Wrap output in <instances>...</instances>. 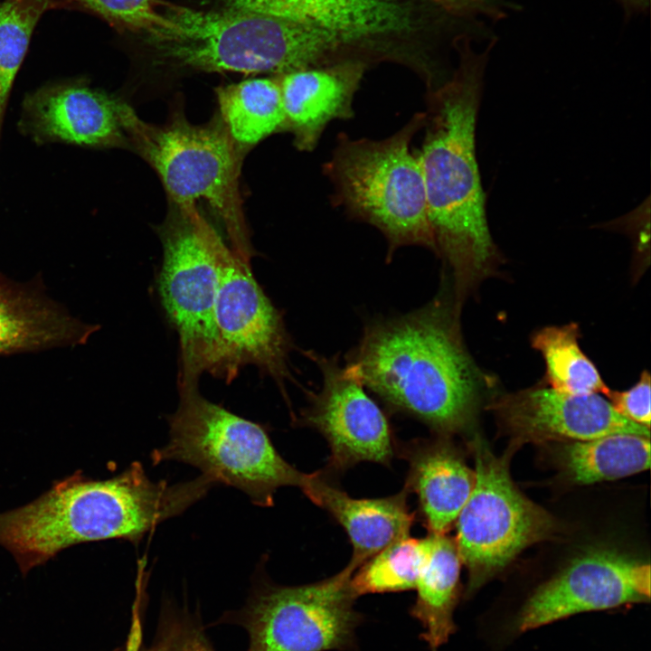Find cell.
I'll use <instances>...</instances> for the list:
<instances>
[{"instance_id":"6da1fadb","label":"cell","mask_w":651,"mask_h":651,"mask_svg":"<svg viewBox=\"0 0 651 651\" xmlns=\"http://www.w3.org/2000/svg\"><path fill=\"white\" fill-rule=\"evenodd\" d=\"M472 38L454 43L458 65L438 88L426 91L424 137L415 153L423 176L435 253L452 273L461 297L491 270L498 253L489 231L476 157L475 134L486 63Z\"/></svg>"},{"instance_id":"7a4b0ae2","label":"cell","mask_w":651,"mask_h":651,"mask_svg":"<svg viewBox=\"0 0 651 651\" xmlns=\"http://www.w3.org/2000/svg\"><path fill=\"white\" fill-rule=\"evenodd\" d=\"M457 305L439 296L366 326L346 371L392 408L448 435L469 425L483 377L467 352Z\"/></svg>"},{"instance_id":"3957f363","label":"cell","mask_w":651,"mask_h":651,"mask_svg":"<svg viewBox=\"0 0 651 651\" xmlns=\"http://www.w3.org/2000/svg\"><path fill=\"white\" fill-rule=\"evenodd\" d=\"M213 486L202 474L175 484L153 481L139 462L104 480L78 470L29 504L0 513V545L26 573L75 544L108 539L137 542Z\"/></svg>"},{"instance_id":"277c9868","label":"cell","mask_w":651,"mask_h":651,"mask_svg":"<svg viewBox=\"0 0 651 651\" xmlns=\"http://www.w3.org/2000/svg\"><path fill=\"white\" fill-rule=\"evenodd\" d=\"M424 123L425 113L420 111L383 139L340 133L323 165L333 188L332 204L378 229L387 241L389 259L404 246H423L435 252L421 168L410 151Z\"/></svg>"},{"instance_id":"5b68a950","label":"cell","mask_w":651,"mask_h":651,"mask_svg":"<svg viewBox=\"0 0 651 651\" xmlns=\"http://www.w3.org/2000/svg\"><path fill=\"white\" fill-rule=\"evenodd\" d=\"M122 119L128 144L158 174L172 203L188 207L206 202L223 224L231 250L250 264L254 250L239 192L241 157L223 122L193 125L175 116L155 126L127 103Z\"/></svg>"},{"instance_id":"8992f818","label":"cell","mask_w":651,"mask_h":651,"mask_svg":"<svg viewBox=\"0 0 651 651\" xmlns=\"http://www.w3.org/2000/svg\"><path fill=\"white\" fill-rule=\"evenodd\" d=\"M178 390V407L168 416L169 439L153 451L155 464L191 465L215 485L233 486L260 506L272 505L279 487H302L307 474L281 457L262 426L208 401L198 385Z\"/></svg>"},{"instance_id":"52a82bcc","label":"cell","mask_w":651,"mask_h":651,"mask_svg":"<svg viewBox=\"0 0 651 651\" xmlns=\"http://www.w3.org/2000/svg\"><path fill=\"white\" fill-rule=\"evenodd\" d=\"M159 228L163 263L158 292L180 344L178 386L212 373L217 353L215 302L227 245L196 206L173 203Z\"/></svg>"},{"instance_id":"ba28073f","label":"cell","mask_w":651,"mask_h":651,"mask_svg":"<svg viewBox=\"0 0 651 651\" xmlns=\"http://www.w3.org/2000/svg\"><path fill=\"white\" fill-rule=\"evenodd\" d=\"M472 448L475 485L456 519L455 541L467 570V597L554 529L552 516L514 484L506 456H495L478 439Z\"/></svg>"},{"instance_id":"9c48e42d","label":"cell","mask_w":651,"mask_h":651,"mask_svg":"<svg viewBox=\"0 0 651 651\" xmlns=\"http://www.w3.org/2000/svg\"><path fill=\"white\" fill-rule=\"evenodd\" d=\"M355 570L300 586L266 585L246 618L249 651L348 650L354 645L361 614L351 587Z\"/></svg>"},{"instance_id":"30bf717a","label":"cell","mask_w":651,"mask_h":651,"mask_svg":"<svg viewBox=\"0 0 651 651\" xmlns=\"http://www.w3.org/2000/svg\"><path fill=\"white\" fill-rule=\"evenodd\" d=\"M214 316L217 353L212 375L230 382L251 364L285 393L292 342L281 313L258 284L250 264L228 246L221 259Z\"/></svg>"},{"instance_id":"8fae6325","label":"cell","mask_w":651,"mask_h":651,"mask_svg":"<svg viewBox=\"0 0 651 651\" xmlns=\"http://www.w3.org/2000/svg\"><path fill=\"white\" fill-rule=\"evenodd\" d=\"M650 579L648 562L611 551L587 552L538 585L506 629L517 636L579 613L648 602Z\"/></svg>"},{"instance_id":"7c38bea8","label":"cell","mask_w":651,"mask_h":651,"mask_svg":"<svg viewBox=\"0 0 651 651\" xmlns=\"http://www.w3.org/2000/svg\"><path fill=\"white\" fill-rule=\"evenodd\" d=\"M307 355L320 369L322 386L318 392H309V404L300 420L327 440L329 466L344 470L363 461L390 463L393 456L391 428L365 387L340 366L336 357L314 352Z\"/></svg>"},{"instance_id":"4fadbf2b","label":"cell","mask_w":651,"mask_h":651,"mask_svg":"<svg viewBox=\"0 0 651 651\" xmlns=\"http://www.w3.org/2000/svg\"><path fill=\"white\" fill-rule=\"evenodd\" d=\"M124 104L85 78L52 81L25 95L18 128L37 145L124 147L129 145L122 119Z\"/></svg>"},{"instance_id":"5bb4252c","label":"cell","mask_w":651,"mask_h":651,"mask_svg":"<svg viewBox=\"0 0 651 651\" xmlns=\"http://www.w3.org/2000/svg\"><path fill=\"white\" fill-rule=\"evenodd\" d=\"M492 408L515 441H579L617 432L650 438V429L618 414L599 393L575 395L537 386L501 396Z\"/></svg>"},{"instance_id":"9a60e30c","label":"cell","mask_w":651,"mask_h":651,"mask_svg":"<svg viewBox=\"0 0 651 651\" xmlns=\"http://www.w3.org/2000/svg\"><path fill=\"white\" fill-rule=\"evenodd\" d=\"M370 68L355 61L305 68L277 75L286 131L301 152H312L328 124L354 116V100Z\"/></svg>"},{"instance_id":"2e32d148","label":"cell","mask_w":651,"mask_h":651,"mask_svg":"<svg viewBox=\"0 0 651 651\" xmlns=\"http://www.w3.org/2000/svg\"><path fill=\"white\" fill-rule=\"evenodd\" d=\"M300 489L345 530L353 546L347 565L354 570L394 541L410 535L414 514L407 505L406 488L383 498H354L330 484L321 472H315L307 474Z\"/></svg>"},{"instance_id":"e0dca14e","label":"cell","mask_w":651,"mask_h":651,"mask_svg":"<svg viewBox=\"0 0 651 651\" xmlns=\"http://www.w3.org/2000/svg\"><path fill=\"white\" fill-rule=\"evenodd\" d=\"M95 331L35 289L0 277V355L81 344Z\"/></svg>"},{"instance_id":"ac0fdd59","label":"cell","mask_w":651,"mask_h":651,"mask_svg":"<svg viewBox=\"0 0 651 651\" xmlns=\"http://www.w3.org/2000/svg\"><path fill=\"white\" fill-rule=\"evenodd\" d=\"M406 456L410 464L406 489L417 494L429 533L445 534L472 493L475 472L441 439L417 443Z\"/></svg>"},{"instance_id":"d6986e66","label":"cell","mask_w":651,"mask_h":651,"mask_svg":"<svg viewBox=\"0 0 651 651\" xmlns=\"http://www.w3.org/2000/svg\"><path fill=\"white\" fill-rule=\"evenodd\" d=\"M428 536L429 552L416 583L417 597L410 613L422 627V638L437 649L456 631L454 613L462 563L455 542L446 533Z\"/></svg>"},{"instance_id":"ffe728a7","label":"cell","mask_w":651,"mask_h":651,"mask_svg":"<svg viewBox=\"0 0 651 651\" xmlns=\"http://www.w3.org/2000/svg\"><path fill=\"white\" fill-rule=\"evenodd\" d=\"M222 121L240 146L286 130L278 78H256L216 89Z\"/></svg>"},{"instance_id":"44dd1931","label":"cell","mask_w":651,"mask_h":651,"mask_svg":"<svg viewBox=\"0 0 651 651\" xmlns=\"http://www.w3.org/2000/svg\"><path fill=\"white\" fill-rule=\"evenodd\" d=\"M561 463L578 484L615 480L645 471L650 466V438L628 432L571 441L562 449Z\"/></svg>"},{"instance_id":"7402d4cb","label":"cell","mask_w":651,"mask_h":651,"mask_svg":"<svg viewBox=\"0 0 651 651\" xmlns=\"http://www.w3.org/2000/svg\"><path fill=\"white\" fill-rule=\"evenodd\" d=\"M579 335V326L574 323L547 326L534 334L532 344L545 362L548 384L570 394L606 395L609 388L594 363L581 351Z\"/></svg>"},{"instance_id":"603a6c76","label":"cell","mask_w":651,"mask_h":651,"mask_svg":"<svg viewBox=\"0 0 651 651\" xmlns=\"http://www.w3.org/2000/svg\"><path fill=\"white\" fill-rule=\"evenodd\" d=\"M429 536L398 539L355 570L351 587L358 598L364 594L415 589L429 552Z\"/></svg>"},{"instance_id":"cb8c5ba5","label":"cell","mask_w":651,"mask_h":651,"mask_svg":"<svg viewBox=\"0 0 651 651\" xmlns=\"http://www.w3.org/2000/svg\"><path fill=\"white\" fill-rule=\"evenodd\" d=\"M51 0H0V137L9 96L33 33Z\"/></svg>"},{"instance_id":"d4e9b609","label":"cell","mask_w":651,"mask_h":651,"mask_svg":"<svg viewBox=\"0 0 651 651\" xmlns=\"http://www.w3.org/2000/svg\"><path fill=\"white\" fill-rule=\"evenodd\" d=\"M53 9L92 14L118 32L139 37L152 32L161 20V0H51Z\"/></svg>"},{"instance_id":"484cf974","label":"cell","mask_w":651,"mask_h":651,"mask_svg":"<svg viewBox=\"0 0 651 651\" xmlns=\"http://www.w3.org/2000/svg\"><path fill=\"white\" fill-rule=\"evenodd\" d=\"M650 375L644 371L640 379L626 391H609L606 396L614 410L628 420L650 428Z\"/></svg>"},{"instance_id":"4316f807","label":"cell","mask_w":651,"mask_h":651,"mask_svg":"<svg viewBox=\"0 0 651 651\" xmlns=\"http://www.w3.org/2000/svg\"><path fill=\"white\" fill-rule=\"evenodd\" d=\"M448 16L475 26H480L481 17L494 21L506 15L508 6L503 0H430Z\"/></svg>"},{"instance_id":"83f0119b","label":"cell","mask_w":651,"mask_h":651,"mask_svg":"<svg viewBox=\"0 0 651 651\" xmlns=\"http://www.w3.org/2000/svg\"><path fill=\"white\" fill-rule=\"evenodd\" d=\"M151 651H212L204 637L195 629H174Z\"/></svg>"},{"instance_id":"f1b7e54d","label":"cell","mask_w":651,"mask_h":651,"mask_svg":"<svg viewBox=\"0 0 651 651\" xmlns=\"http://www.w3.org/2000/svg\"><path fill=\"white\" fill-rule=\"evenodd\" d=\"M623 7L627 14H637L645 13L650 0H617Z\"/></svg>"}]
</instances>
